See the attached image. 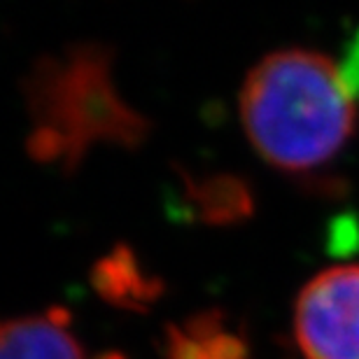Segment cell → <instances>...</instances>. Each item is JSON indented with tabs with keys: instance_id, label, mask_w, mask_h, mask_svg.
<instances>
[{
	"instance_id": "obj_1",
	"label": "cell",
	"mask_w": 359,
	"mask_h": 359,
	"mask_svg": "<svg viewBox=\"0 0 359 359\" xmlns=\"http://www.w3.org/2000/svg\"><path fill=\"white\" fill-rule=\"evenodd\" d=\"M355 98L343 68L306 49L276 52L250 70L241 117L250 142L271 166L308 170L346 145Z\"/></svg>"
},
{
	"instance_id": "obj_2",
	"label": "cell",
	"mask_w": 359,
	"mask_h": 359,
	"mask_svg": "<svg viewBox=\"0 0 359 359\" xmlns=\"http://www.w3.org/2000/svg\"><path fill=\"white\" fill-rule=\"evenodd\" d=\"M114 52L98 42L68 47L61 56H42L24 80L26 107L35 126H52L70 142L63 173H75L93 142L140 147L152 124L133 110L112 82Z\"/></svg>"
},
{
	"instance_id": "obj_3",
	"label": "cell",
	"mask_w": 359,
	"mask_h": 359,
	"mask_svg": "<svg viewBox=\"0 0 359 359\" xmlns=\"http://www.w3.org/2000/svg\"><path fill=\"white\" fill-rule=\"evenodd\" d=\"M306 359H359V266H336L311 280L294 313Z\"/></svg>"
},
{
	"instance_id": "obj_4",
	"label": "cell",
	"mask_w": 359,
	"mask_h": 359,
	"mask_svg": "<svg viewBox=\"0 0 359 359\" xmlns=\"http://www.w3.org/2000/svg\"><path fill=\"white\" fill-rule=\"evenodd\" d=\"M0 359H84L66 327L45 315L0 322Z\"/></svg>"
},
{
	"instance_id": "obj_5",
	"label": "cell",
	"mask_w": 359,
	"mask_h": 359,
	"mask_svg": "<svg viewBox=\"0 0 359 359\" xmlns=\"http://www.w3.org/2000/svg\"><path fill=\"white\" fill-rule=\"evenodd\" d=\"M194 201H196L201 217L210 224H226L248 215L250 198L248 191L236 177H208L194 184Z\"/></svg>"
},
{
	"instance_id": "obj_6",
	"label": "cell",
	"mask_w": 359,
	"mask_h": 359,
	"mask_svg": "<svg viewBox=\"0 0 359 359\" xmlns=\"http://www.w3.org/2000/svg\"><path fill=\"white\" fill-rule=\"evenodd\" d=\"M91 287L103 301L119 308H128V311H138L135 301L131 297L124 276L119 273L117 264L112 262V257L107 255L103 259H98L91 269Z\"/></svg>"
},
{
	"instance_id": "obj_7",
	"label": "cell",
	"mask_w": 359,
	"mask_h": 359,
	"mask_svg": "<svg viewBox=\"0 0 359 359\" xmlns=\"http://www.w3.org/2000/svg\"><path fill=\"white\" fill-rule=\"evenodd\" d=\"M26 152L33 161L38 163H61L66 170L70 159V142L66 135L59 133L52 126H35L31 135L26 138Z\"/></svg>"
},
{
	"instance_id": "obj_8",
	"label": "cell",
	"mask_w": 359,
	"mask_h": 359,
	"mask_svg": "<svg viewBox=\"0 0 359 359\" xmlns=\"http://www.w3.org/2000/svg\"><path fill=\"white\" fill-rule=\"evenodd\" d=\"M166 341H168V359H208L205 346L189 334L180 332L177 327H166Z\"/></svg>"
},
{
	"instance_id": "obj_9",
	"label": "cell",
	"mask_w": 359,
	"mask_h": 359,
	"mask_svg": "<svg viewBox=\"0 0 359 359\" xmlns=\"http://www.w3.org/2000/svg\"><path fill=\"white\" fill-rule=\"evenodd\" d=\"M96 359H126V357L121 355V353H105V355H100Z\"/></svg>"
}]
</instances>
